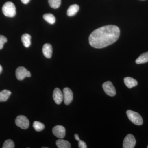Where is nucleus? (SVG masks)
Returning <instances> with one entry per match:
<instances>
[{
    "label": "nucleus",
    "mask_w": 148,
    "mask_h": 148,
    "mask_svg": "<svg viewBox=\"0 0 148 148\" xmlns=\"http://www.w3.org/2000/svg\"><path fill=\"white\" fill-rule=\"evenodd\" d=\"M120 31L115 25H108L94 30L89 37V44L92 47L101 49L116 42L119 38Z\"/></svg>",
    "instance_id": "1"
},
{
    "label": "nucleus",
    "mask_w": 148,
    "mask_h": 148,
    "mask_svg": "<svg viewBox=\"0 0 148 148\" xmlns=\"http://www.w3.org/2000/svg\"><path fill=\"white\" fill-rule=\"evenodd\" d=\"M2 12L5 16L13 17L16 15V8L13 3L11 2H7L3 5Z\"/></svg>",
    "instance_id": "2"
},
{
    "label": "nucleus",
    "mask_w": 148,
    "mask_h": 148,
    "mask_svg": "<svg viewBox=\"0 0 148 148\" xmlns=\"http://www.w3.org/2000/svg\"><path fill=\"white\" fill-rule=\"evenodd\" d=\"M127 117L132 123L136 125H141L143 124V119L142 116L138 112L131 110H128L126 112Z\"/></svg>",
    "instance_id": "3"
},
{
    "label": "nucleus",
    "mask_w": 148,
    "mask_h": 148,
    "mask_svg": "<svg viewBox=\"0 0 148 148\" xmlns=\"http://www.w3.org/2000/svg\"><path fill=\"white\" fill-rule=\"evenodd\" d=\"M16 77L18 80H23L27 77L31 76V73L24 67H18L16 70Z\"/></svg>",
    "instance_id": "4"
},
{
    "label": "nucleus",
    "mask_w": 148,
    "mask_h": 148,
    "mask_svg": "<svg viewBox=\"0 0 148 148\" xmlns=\"http://www.w3.org/2000/svg\"><path fill=\"white\" fill-rule=\"evenodd\" d=\"M15 124L22 129H27L29 127V121L27 117L23 115L18 116L15 119Z\"/></svg>",
    "instance_id": "5"
},
{
    "label": "nucleus",
    "mask_w": 148,
    "mask_h": 148,
    "mask_svg": "<svg viewBox=\"0 0 148 148\" xmlns=\"http://www.w3.org/2000/svg\"><path fill=\"white\" fill-rule=\"evenodd\" d=\"M136 140L134 136L131 134H128L123 140V148H133L136 145Z\"/></svg>",
    "instance_id": "6"
},
{
    "label": "nucleus",
    "mask_w": 148,
    "mask_h": 148,
    "mask_svg": "<svg viewBox=\"0 0 148 148\" xmlns=\"http://www.w3.org/2000/svg\"><path fill=\"white\" fill-rule=\"evenodd\" d=\"M103 88L105 92L109 96L113 97L116 94L115 88L110 81H107L103 83Z\"/></svg>",
    "instance_id": "7"
},
{
    "label": "nucleus",
    "mask_w": 148,
    "mask_h": 148,
    "mask_svg": "<svg viewBox=\"0 0 148 148\" xmlns=\"http://www.w3.org/2000/svg\"><path fill=\"white\" fill-rule=\"evenodd\" d=\"M63 95L64 103L66 105H69L73 100V92L69 88L66 87L63 90Z\"/></svg>",
    "instance_id": "8"
},
{
    "label": "nucleus",
    "mask_w": 148,
    "mask_h": 148,
    "mask_svg": "<svg viewBox=\"0 0 148 148\" xmlns=\"http://www.w3.org/2000/svg\"><path fill=\"white\" fill-rule=\"evenodd\" d=\"M52 132L56 137L59 139H63L66 135V129L62 125H56L53 127Z\"/></svg>",
    "instance_id": "9"
},
{
    "label": "nucleus",
    "mask_w": 148,
    "mask_h": 148,
    "mask_svg": "<svg viewBox=\"0 0 148 148\" xmlns=\"http://www.w3.org/2000/svg\"><path fill=\"white\" fill-rule=\"evenodd\" d=\"M53 98L54 102L57 105H60L64 100V95L59 88H56L53 90Z\"/></svg>",
    "instance_id": "10"
},
{
    "label": "nucleus",
    "mask_w": 148,
    "mask_h": 148,
    "mask_svg": "<svg viewBox=\"0 0 148 148\" xmlns=\"http://www.w3.org/2000/svg\"><path fill=\"white\" fill-rule=\"evenodd\" d=\"M52 47L50 44L47 43L43 45L42 47V52L46 58H50L52 56Z\"/></svg>",
    "instance_id": "11"
},
{
    "label": "nucleus",
    "mask_w": 148,
    "mask_h": 148,
    "mask_svg": "<svg viewBox=\"0 0 148 148\" xmlns=\"http://www.w3.org/2000/svg\"><path fill=\"white\" fill-rule=\"evenodd\" d=\"M125 84L128 88H131L138 85V83L136 80L130 77H126L124 79Z\"/></svg>",
    "instance_id": "12"
},
{
    "label": "nucleus",
    "mask_w": 148,
    "mask_h": 148,
    "mask_svg": "<svg viewBox=\"0 0 148 148\" xmlns=\"http://www.w3.org/2000/svg\"><path fill=\"white\" fill-rule=\"evenodd\" d=\"M79 7L77 4H74L70 6L67 10V15L69 16H73L76 14L79 10Z\"/></svg>",
    "instance_id": "13"
},
{
    "label": "nucleus",
    "mask_w": 148,
    "mask_h": 148,
    "mask_svg": "<svg viewBox=\"0 0 148 148\" xmlns=\"http://www.w3.org/2000/svg\"><path fill=\"white\" fill-rule=\"evenodd\" d=\"M21 41L25 47H29L31 44V36L28 34L22 35L21 38Z\"/></svg>",
    "instance_id": "14"
},
{
    "label": "nucleus",
    "mask_w": 148,
    "mask_h": 148,
    "mask_svg": "<svg viewBox=\"0 0 148 148\" xmlns=\"http://www.w3.org/2000/svg\"><path fill=\"white\" fill-rule=\"evenodd\" d=\"M56 145L59 148H70L71 145L69 142L66 140L60 139L56 142Z\"/></svg>",
    "instance_id": "15"
},
{
    "label": "nucleus",
    "mask_w": 148,
    "mask_h": 148,
    "mask_svg": "<svg viewBox=\"0 0 148 148\" xmlns=\"http://www.w3.org/2000/svg\"><path fill=\"white\" fill-rule=\"evenodd\" d=\"M148 62V52L141 54L136 60L135 62L138 64H145Z\"/></svg>",
    "instance_id": "16"
},
{
    "label": "nucleus",
    "mask_w": 148,
    "mask_h": 148,
    "mask_svg": "<svg viewBox=\"0 0 148 148\" xmlns=\"http://www.w3.org/2000/svg\"><path fill=\"white\" fill-rule=\"evenodd\" d=\"M11 94L10 90H3L0 92V102H5L7 101Z\"/></svg>",
    "instance_id": "17"
},
{
    "label": "nucleus",
    "mask_w": 148,
    "mask_h": 148,
    "mask_svg": "<svg viewBox=\"0 0 148 148\" xmlns=\"http://www.w3.org/2000/svg\"><path fill=\"white\" fill-rule=\"evenodd\" d=\"M43 18L48 23L51 24H53L55 23V17L51 14H45L43 15Z\"/></svg>",
    "instance_id": "18"
},
{
    "label": "nucleus",
    "mask_w": 148,
    "mask_h": 148,
    "mask_svg": "<svg viewBox=\"0 0 148 148\" xmlns=\"http://www.w3.org/2000/svg\"><path fill=\"white\" fill-rule=\"evenodd\" d=\"M33 127L36 131L39 132L43 130L45 126L44 125L39 121H35L33 123Z\"/></svg>",
    "instance_id": "19"
},
{
    "label": "nucleus",
    "mask_w": 148,
    "mask_h": 148,
    "mask_svg": "<svg viewBox=\"0 0 148 148\" xmlns=\"http://www.w3.org/2000/svg\"><path fill=\"white\" fill-rule=\"evenodd\" d=\"M61 0H48L51 7L54 9L58 8L61 4Z\"/></svg>",
    "instance_id": "20"
},
{
    "label": "nucleus",
    "mask_w": 148,
    "mask_h": 148,
    "mask_svg": "<svg viewBox=\"0 0 148 148\" xmlns=\"http://www.w3.org/2000/svg\"><path fill=\"white\" fill-rule=\"evenodd\" d=\"M14 144L13 141L11 140H6L3 145V148H14Z\"/></svg>",
    "instance_id": "21"
},
{
    "label": "nucleus",
    "mask_w": 148,
    "mask_h": 148,
    "mask_svg": "<svg viewBox=\"0 0 148 148\" xmlns=\"http://www.w3.org/2000/svg\"><path fill=\"white\" fill-rule=\"evenodd\" d=\"M7 42V39L2 35H0V50L2 49L4 45Z\"/></svg>",
    "instance_id": "22"
},
{
    "label": "nucleus",
    "mask_w": 148,
    "mask_h": 148,
    "mask_svg": "<svg viewBox=\"0 0 148 148\" xmlns=\"http://www.w3.org/2000/svg\"><path fill=\"white\" fill-rule=\"evenodd\" d=\"M78 146L80 148H87V145H86V143L84 142L82 140H79L78 141Z\"/></svg>",
    "instance_id": "23"
},
{
    "label": "nucleus",
    "mask_w": 148,
    "mask_h": 148,
    "mask_svg": "<svg viewBox=\"0 0 148 148\" xmlns=\"http://www.w3.org/2000/svg\"><path fill=\"white\" fill-rule=\"evenodd\" d=\"M75 138L76 140H77V141H79V140H80V139L79 138V135H78V134H75Z\"/></svg>",
    "instance_id": "24"
},
{
    "label": "nucleus",
    "mask_w": 148,
    "mask_h": 148,
    "mask_svg": "<svg viewBox=\"0 0 148 148\" xmlns=\"http://www.w3.org/2000/svg\"><path fill=\"white\" fill-rule=\"evenodd\" d=\"M30 1V0H21V1L24 4H27L29 3Z\"/></svg>",
    "instance_id": "25"
},
{
    "label": "nucleus",
    "mask_w": 148,
    "mask_h": 148,
    "mask_svg": "<svg viewBox=\"0 0 148 148\" xmlns=\"http://www.w3.org/2000/svg\"><path fill=\"white\" fill-rule=\"evenodd\" d=\"M2 67L1 66V65H0V74L1 73V72H2Z\"/></svg>",
    "instance_id": "26"
},
{
    "label": "nucleus",
    "mask_w": 148,
    "mask_h": 148,
    "mask_svg": "<svg viewBox=\"0 0 148 148\" xmlns=\"http://www.w3.org/2000/svg\"><path fill=\"white\" fill-rule=\"evenodd\" d=\"M147 147L148 148V147Z\"/></svg>",
    "instance_id": "27"
}]
</instances>
